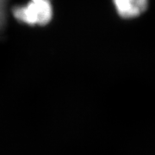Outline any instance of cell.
<instances>
[{
	"instance_id": "cell-3",
	"label": "cell",
	"mask_w": 155,
	"mask_h": 155,
	"mask_svg": "<svg viewBox=\"0 0 155 155\" xmlns=\"http://www.w3.org/2000/svg\"><path fill=\"white\" fill-rule=\"evenodd\" d=\"M7 2L8 0H0V31L5 25Z\"/></svg>"
},
{
	"instance_id": "cell-2",
	"label": "cell",
	"mask_w": 155,
	"mask_h": 155,
	"mask_svg": "<svg viewBox=\"0 0 155 155\" xmlns=\"http://www.w3.org/2000/svg\"><path fill=\"white\" fill-rule=\"evenodd\" d=\"M117 14L124 19H132L143 14L148 7V0H113Z\"/></svg>"
},
{
	"instance_id": "cell-1",
	"label": "cell",
	"mask_w": 155,
	"mask_h": 155,
	"mask_svg": "<svg viewBox=\"0 0 155 155\" xmlns=\"http://www.w3.org/2000/svg\"><path fill=\"white\" fill-rule=\"evenodd\" d=\"M13 15L28 25H44L51 20L53 10L50 0H31L26 5L15 7Z\"/></svg>"
}]
</instances>
